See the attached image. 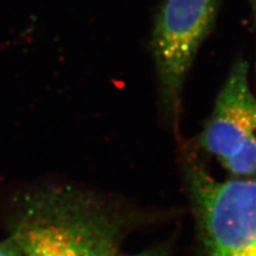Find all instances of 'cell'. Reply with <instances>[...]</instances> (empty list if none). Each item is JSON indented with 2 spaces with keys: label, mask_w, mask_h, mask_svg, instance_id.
Listing matches in <instances>:
<instances>
[{
  "label": "cell",
  "mask_w": 256,
  "mask_h": 256,
  "mask_svg": "<svg viewBox=\"0 0 256 256\" xmlns=\"http://www.w3.org/2000/svg\"><path fill=\"white\" fill-rule=\"evenodd\" d=\"M6 223L25 256H116L126 219L94 190L59 182L16 194Z\"/></svg>",
  "instance_id": "1"
},
{
  "label": "cell",
  "mask_w": 256,
  "mask_h": 256,
  "mask_svg": "<svg viewBox=\"0 0 256 256\" xmlns=\"http://www.w3.org/2000/svg\"><path fill=\"white\" fill-rule=\"evenodd\" d=\"M184 172L204 256H256V178L221 182L190 158Z\"/></svg>",
  "instance_id": "2"
},
{
  "label": "cell",
  "mask_w": 256,
  "mask_h": 256,
  "mask_svg": "<svg viewBox=\"0 0 256 256\" xmlns=\"http://www.w3.org/2000/svg\"><path fill=\"white\" fill-rule=\"evenodd\" d=\"M221 0H162L155 16L150 48L162 114L178 130L189 70L210 34Z\"/></svg>",
  "instance_id": "3"
},
{
  "label": "cell",
  "mask_w": 256,
  "mask_h": 256,
  "mask_svg": "<svg viewBox=\"0 0 256 256\" xmlns=\"http://www.w3.org/2000/svg\"><path fill=\"white\" fill-rule=\"evenodd\" d=\"M249 73L246 60L232 64L198 138L200 146L239 178H256V95Z\"/></svg>",
  "instance_id": "4"
},
{
  "label": "cell",
  "mask_w": 256,
  "mask_h": 256,
  "mask_svg": "<svg viewBox=\"0 0 256 256\" xmlns=\"http://www.w3.org/2000/svg\"><path fill=\"white\" fill-rule=\"evenodd\" d=\"M0 256H25L18 242L9 235L0 242Z\"/></svg>",
  "instance_id": "5"
},
{
  "label": "cell",
  "mask_w": 256,
  "mask_h": 256,
  "mask_svg": "<svg viewBox=\"0 0 256 256\" xmlns=\"http://www.w3.org/2000/svg\"><path fill=\"white\" fill-rule=\"evenodd\" d=\"M116 256H166V254L164 252L162 248H157V249H150L143 251L140 253L136 254H116Z\"/></svg>",
  "instance_id": "6"
},
{
  "label": "cell",
  "mask_w": 256,
  "mask_h": 256,
  "mask_svg": "<svg viewBox=\"0 0 256 256\" xmlns=\"http://www.w3.org/2000/svg\"><path fill=\"white\" fill-rule=\"evenodd\" d=\"M252 8H253V15H254V29H255V38H256V0H251ZM254 74L256 79V52H255V66H254Z\"/></svg>",
  "instance_id": "7"
}]
</instances>
